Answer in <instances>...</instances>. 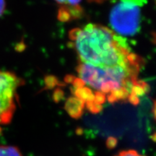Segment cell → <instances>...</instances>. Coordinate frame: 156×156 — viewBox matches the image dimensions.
Returning <instances> with one entry per match:
<instances>
[{"mask_svg": "<svg viewBox=\"0 0 156 156\" xmlns=\"http://www.w3.org/2000/svg\"><path fill=\"white\" fill-rule=\"evenodd\" d=\"M143 64L141 57L128 64L108 67L80 63L76 69L77 77H69L76 98L85 103L92 113L100 112L106 101L137 104L140 97L148 89L147 84L139 80Z\"/></svg>", "mask_w": 156, "mask_h": 156, "instance_id": "1", "label": "cell"}, {"mask_svg": "<svg viewBox=\"0 0 156 156\" xmlns=\"http://www.w3.org/2000/svg\"><path fill=\"white\" fill-rule=\"evenodd\" d=\"M69 37L81 64L98 67H114L140 58L132 51L124 37L103 25L90 23L74 28Z\"/></svg>", "mask_w": 156, "mask_h": 156, "instance_id": "2", "label": "cell"}, {"mask_svg": "<svg viewBox=\"0 0 156 156\" xmlns=\"http://www.w3.org/2000/svg\"><path fill=\"white\" fill-rule=\"evenodd\" d=\"M147 0H119L110 13V25L116 34L132 36L140 28L142 8Z\"/></svg>", "mask_w": 156, "mask_h": 156, "instance_id": "3", "label": "cell"}, {"mask_svg": "<svg viewBox=\"0 0 156 156\" xmlns=\"http://www.w3.org/2000/svg\"><path fill=\"white\" fill-rule=\"evenodd\" d=\"M23 83L15 73L0 70V126L12 121L16 110L17 90Z\"/></svg>", "mask_w": 156, "mask_h": 156, "instance_id": "4", "label": "cell"}, {"mask_svg": "<svg viewBox=\"0 0 156 156\" xmlns=\"http://www.w3.org/2000/svg\"><path fill=\"white\" fill-rule=\"evenodd\" d=\"M58 5V18L62 21H68L81 15L82 10L80 3L82 0H55Z\"/></svg>", "mask_w": 156, "mask_h": 156, "instance_id": "5", "label": "cell"}, {"mask_svg": "<svg viewBox=\"0 0 156 156\" xmlns=\"http://www.w3.org/2000/svg\"><path fill=\"white\" fill-rule=\"evenodd\" d=\"M0 156H23L19 149L14 146L0 145Z\"/></svg>", "mask_w": 156, "mask_h": 156, "instance_id": "6", "label": "cell"}, {"mask_svg": "<svg viewBox=\"0 0 156 156\" xmlns=\"http://www.w3.org/2000/svg\"><path fill=\"white\" fill-rule=\"evenodd\" d=\"M115 156H145L136 152L134 150H128V151H121Z\"/></svg>", "mask_w": 156, "mask_h": 156, "instance_id": "7", "label": "cell"}, {"mask_svg": "<svg viewBox=\"0 0 156 156\" xmlns=\"http://www.w3.org/2000/svg\"><path fill=\"white\" fill-rule=\"evenodd\" d=\"M6 8L5 0H0V17L4 14Z\"/></svg>", "mask_w": 156, "mask_h": 156, "instance_id": "8", "label": "cell"}, {"mask_svg": "<svg viewBox=\"0 0 156 156\" xmlns=\"http://www.w3.org/2000/svg\"><path fill=\"white\" fill-rule=\"evenodd\" d=\"M105 1H106V0H89V2H96V3H101Z\"/></svg>", "mask_w": 156, "mask_h": 156, "instance_id": "9", "label": "cell"}]
</instances>
